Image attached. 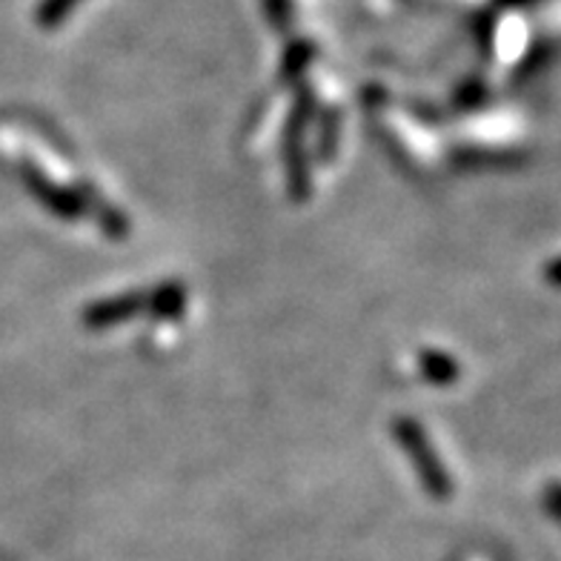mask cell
Segmentation results:
<instances>
[{"mask_svg": "<svg viewBox=\"0 0 561 561\" xmlns=\"http://www.w3.org/2000/svg\"><path fill=\"white\" fill-rule=\"evenodd\" d=\"M547 278L553 280L556 287H561V261H556V264H550V270H547Z\"/></svg>", "mask_w": 561, "mask_h": 561, "instance_id": "obj_1", "label": "cell"}]
</instances>
